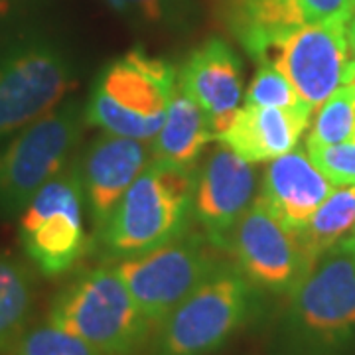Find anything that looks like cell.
<instances>
[{
	"label": "cell",
	"mask_w": 355,
	"mask_h": 355,
	"mask_svg": "<svg viewBox=\"0 0 355 355\" xmlns=\"http://www.w3.org/2000/svg\"><path fill=\"white\" fill-rule=\"evenodd\" d=\"M306 22H349L354 18L352 0H298Z\"/></svg>",
	"instance_id": "484cf974"
},
{
	"label": "cell",
	"mask_w": 355,
	"mask_h": 355,
	"mask_svg": "<svg viewBox=\"0 0 355 355\" xmlns=\"http://www.w3.org/2000/svg\"><path fill=\"white\" fill-rule=\"evenodd\" d=\"M10 352L12 355H101L93 345L50 320L28 328Z\"/></svg>",
	"instance_id": "603a6c76"
},
{
	"label": "cell",
	"mask_w": 355,
	"mask_h": 355,
	"mask_svg": "<svg viewBox=\"0 0 355 355\" xmlns=\"http://www.w3.org/2000/svg\"><path fill=\"white\" fill-rule=\"evenodd\" d=\"M310 160L336 188L355 186V140L306 146Z\"/></svg>",
	"instance_id": "d4e9b609"
},
{
	"label": "cell",
	"mask_w": 355,
	"mask_h": 355,
	"mask_svg": "<svg viewBox=\"0 0 355 355\" xmlns=\"http://www.w3.org/2000/svg\"><path fill=\"white\" fill-rule=\"evenodd\" d=\"M347 140H355V81L336 89L318 107V114L306 146L340 144Z\"/></svg>",
	"instance_id": "44dd1931"
},
{
	"label": "cell",
	"mask_w": 355,
	"mask_h": 355,
	"mask_svg": "<svg viewBox=\"0 0 355 355\" xmlns=\"http://www.w3.org/2000/svg\"><path fill=\"white\" fill-rule=\"evenodd\" d=\"M214 140L216 137L205 113L176 85L164 125L150 140L154 162L178 168H198L203 150Z\"/></svg>",
	"instance_id": "e0dca14e"
},
{
	"label": "cell",
	"mask_w": 355,
	"mask_h": 355,
	"mask_svg": "<svg viewBox=\"0 0 355 355\" xmlns=\"http://www.w3.org/2000/svg\"><path fill=\"white\" fill-rule=\"evenodd\" d=\"M85 127V105L69 97L0 146V219L20 216L73 160Z\"/></svg>",
	"instance_id": "8992f818"
},
{
	"label": "cell",
	"mask_w": 355,
	"mask_h": 355,
	"mask_svg": "<svg viewBox=\"0 0 355 355\" xmlns=\"http://www.w3.org/2000/svg\"><path fill=\"white\" fill-rule=\"evenodd\" d=\"M150 162V144L105 130L77 158L85 209L95 235L107 225L121 198Z\"/></svg>",
	"instance_id": "4fadbf2b"
},
{
	"label": "cell",
	"mask_w": 355,
	"mask_h": 355,
	"mask_svg": "<svg viewBox=\"0 0 355 355\" xmlns=\"http://www.w3.org/2000/svg\"><path fill=\"white\" fill-rule=\"evenodd\" d=\"M347 42H349V50L355 53V14L349 20V26H347Z\"/></svg>",
	"instance_id": "4316f807"
},
{
	"label": "cell",
	"mask_w": 355,
	"mask_h": 355,
	"mask_svg": "<svg viewBox=\"0 0 355 355\" xmlns=\"http://www.w3.org/2000/svg\"><path fill=\"white\" fill-rule=\"evenodd\" d=\"M198 168L150 162L121 198L91 249L103 263L153 251L190 229Z\"/></svg>",
	"instance_id": "3957f363"
},
{
	"label": "cell",
	"mask_w": 355,
	"mask_h": 355,
	"mask_svg": "<svg viewBox=\"0 0 355 355\" xmlns=\"http://www.w3.org/2000/svg\"><path fill=\"white\" fill-rule=\"evenodd\" d=\"M48 320L101 355H142L154 331L114 265L89 268L65 282L51 298Z\"/></svg>",
	"instance_id": "277c9868"
},
{
	"label": "cell",
	"mask_w": 355,
	"mask_h": 355,
	"mask_svg": "<svg viewBox=\"0 0 355 355\" xmlns=\"http://www.w3.org/2000/svg\"><path fill=\"white\" fill-rule=\"evenodd\" d=\"M85 196L73 158L32 198L20 214L18 237L24 257L42 277L58 279L91 251L83 223Z\"/></svg>",
	"instance_id": "ba28073f"
},
{
	"label": "cell",
	"mask_w": 355,
	"mask_h": 355,
	"mask_svg": "<svg viewBox=\"0 0 355 355\" xmlns=\"http://www.w3.org/2000/svg\"><path fill=\"white\" fill-rule=\"evenodd\" d=\"M125 18L142 26L186 30L198 20V0H107Z\"/></svg>",
	"instance_id": "7402d4cb"
},
{
	"label": "cell",
	"mask_w": 355,
	"mask_h": 355,
	"mask_svg": "<svg viewBox=\"0 0 355 355\" xmlns=\"http://www.w3.org/2000/svg\"><path fill=\"white\" fill-rule=\"evenodd\" d=\"M352 4H354V10H355V0H352Z\"/></svg>",
	"instance_id": "83f0119b"
},
{
	"label": "cell",
	"mask_w": 355,
	"mask_h": 355,
	"mask_svg": "<svg viewBox=\"0 0 355 355\" xmlns=\"http://www.w3.org/2000/svg\"><path fill=\"white\" fill-rule=\"evenodd\" d=\"M286 298L270 355H355V235L320 254Z\"/></svg>",
	"instance_id": "6da1fadb"
},
{
	"label": "cell",
	"mask_w": 355,
	"mask_h": 355,
	"mask_svg": "<svg viewBox=\"0 0 355 355\" xmlns=\"http://www.w3.org/2000/svg\"><path fill=\"white\" fill-rule=\"evenodd\" d=\"M36 268L20 254L0 251V354L22 338L36 308Z\"/></svg>",
	"instance_id": "ac0fdd59"
},
{
	"label": "cell",
	"mask_w": 355,
	"mask_h": 355,
	"mask_svg": "<svg viewBox=\"0 0 355 355\" xmlns=\"http://www.w3.org/2000/svg\"><path fill=\"white\" fill-rule=\"evenodd\" d=\"M312 107L280 109L243 105L237 109L231 123L216 140L227 144L247 162H268L298 146V140L308 127Z\"/></svg>",
	"instance_id": "2e32d148"
},
{
	"label": "cell",
	"mask_w": 355,
	"mask_h": 355,
	"mask_svg": "<svg viewBox=\"0 0 355 355\" xmlns=\"http://www.w3.org/2000/svg\"><path fill=\"white\" fill-rule=\"evenodd\" d=\"M355 235V186L336 188L308 219L300 237L316 261L322 253Z\"/></svg>",
	"instance_id": "ffe728a7"
},
{
	"label": "cell",
	"mask_w": 355,
	"mask_h": 355,
	"mask_svg": "<svg viewBox=\"0 0 355 355\" xmlns=\"http://www.w3.org/2000/svg\"><path fill=\"white\" fill-rule=\"evenodd\" d=\"M223 251L266 296H288L314 265L300 233L286 227L259 196L231 229Z\"/></svg>",
	"instance_id": "8fae6325"
},
{
	"label": "cell",
	"mask_w": 355,
	"mask_h": 355,
	"mask_svg": "<svg viewBox=\"0 0 355 355\" xmlns=\"http://www.w3.org/2000/svg\"><path fill=\"white\" fill-rule=\"evenodd\" d=\"M76 79L77 64L55 40L28 36L0 50V144L55 109Z\"/></svg>",
	"instance_id": "52a82bcc"
},
{
	"label": "cell",
	"mask_w": 355,
	"mask_h": 355,
	"mask_svg": "<svg viewBox=\"0 0 355 355\" xmlns=\"http://www.w3.org/2000/svg\"><path fill=\"white\" fill-rule=\"evenodd\" d=\"M176 85L198 103L217 137L243 101L241 60L223 38L205 40L180 65Z\"/></svg>",
	"instance_id": "5bb4252c"
},
{
	"label": "cell",
	"mask_w": 355,
	"mask_h": 355,
	"mask_svg": "<svg viewBox=\"0 0 355 355\" xmlns=\"http://www.w3.org/2000/svg\"><path fill=\"white\" fill-rule=\"evenodd\" d=\"M243 101H245V105L280 107V109L310 107L279 69H275L272 65L266 64L259 65L257 73L249 83V87L243 93Z\"/></svg>",
	"instance_id": "cb8c5ba5"
},
{
	"label": "cell",
	"mask_w": 355,
	"mask_h": 355,
	"mask_svg": "<svg viewBox=\"0 0 355 355\" xmlns=\"http://www.w3.org/2000/svg\"><path fill=\"white\" fill-rule=\"evenodd\" d=\"M176 73L174 65L139 48L114 58L93 81L85 123L111 135L150 142L164 125Z\"/></svg>",
	"instance_id": "5b68a950"
},
{
	"label": "cell",
	"mask_w": 355,
	"mask_h": 355,
	"mask_svg": "<svg viewBox=\"0 0 355 355\" xmlns=\"http://www.w3.org/2000/svg\"><path fill=\"white\" fill-rule=\"evenodd\" d=\"M217 253L203 231L188 229L153 251L116 261L114 268L156 328L223 263Z\"/></svg>",
	"instance_id": "9c48e42d"
},
{
	"label": "cell",
	"mask_w": 355,
	"mask_h": 355,
	"mask_svg": "<svg viewBox=\"0 0 355 355\" xmlns=\"http://www.w3.org/2000/svg\"><path fill=\"white\" fill-rule=\"evenodd\" d=\"M265 296L223 261L154 328L142 355H216L261 316Z\"/></svg>",
	"instance_id": "7a4b0ae2"
},
{
	"label": "cell",
	"mask_w": 355,
	"mask_h": 355,
	"mask_svg": "<svg viewBox=\"0 0 355 355\" xmlns=\"http://www.w3.org/2000/svg\"><path fill=\"white\" fill-rule=\"evenodd\" d=\"M216 142L198 168L191 211L209 243L223 251L231 229L254 202L257 176L251 162L227 144Z\"/></svg>",
	"instance_id": "7c38bea8"
},
{
	"label": "cell",
	"mask_w": 355,
	"mask_h": 355,
	"mask_svg": "<svg viewBox=\"0 0 355 355\" xmlns=\"http://www.w3.org/2000/svg\"><path fill=\"white\" fill-rule=\"evenodd\" d=\"M225 22L243 50L253 55L265 42L306 24L298 0H225Z\"/></svg>",
	"instance_id": "d6986e66"
},
{
	"label": "cell",
	"mask_w": 355,
	"mask_h": 355,
	"mask_svg": "<svg viewBox=\"0 0 355 355\" xmlns=\"http://www.w3.org/2000/svg\"><path fill=\"white\" fill-rule=\"evenodd\" d=\"M336 186L318 170L300 148L270 160L266 166L259 198L292 231H302Z\"/></svg>",
	"instance_id": "9a60e30c"
},
{
	"label": "cell",
	"mask_w": 355,
	"mask_h": 355,
	"mask_svg": "<svg viewBox=\"0 0 355 355\" xmlns=\"http://www.w3.org/2000/svg\"><path fill=\"white\" fill-rule=\"evenodd\" d=\"M251 58L259 65L279 69L312 109H318L336 89L355 81L347 22L296 26L265 42Z\"/></svg>",
	"instance_id": "30bf717a"
}]
</instances>
